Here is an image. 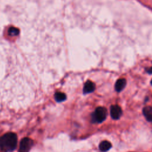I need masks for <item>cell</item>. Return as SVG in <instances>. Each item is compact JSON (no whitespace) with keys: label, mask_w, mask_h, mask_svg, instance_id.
Listing matches in <instances>:
<instances>
[{"label":"cell","mask_w":152,"mask_h":152,"mask_svg":"<svg viewBox=\"0 0 152 152\" xmlns=\"http://www.w3.org/2000/svg\"><path fill=\"white\" fill-rule=\"evenodd\" d=\"M17 144V136L14 132H8L0 137V149L4 152L14 151Z\"/></svg>","instance_id":"obj_1"},{"label":"cell","mask_w":152,"mask_h":152,"mask_svg":"<svg viewBox=\"0 0 152 152\" xmlns=\"http://www.w3.org/2000/svg\"><path fill=\"white\" fill-rule=\"evenodd\" d=\"M107 116V110L104 107H97L91 115V121L94 123H101Z\"/></svg>","instance_id":"obj_2"},{"label":"cell","mask_w":152,"mask_h":152,"mask_svg":"<svg viewBox=\"0 0 152 152\" xmlns=\"http://www.w3.org/2000/svg\"><path fill=\"white\" fill-rule=\"evenodd\" d=\"M33 145V141L32 139L25 137L23 138L20 142L18 152H29Z\"/></svg>","instance_id":"obj_3"},{"label":"cell","mask_w":152,"mask_h":152,"mask_svg":"<svg viewBox=\"0 0 152 152\" xmlns=\"http://www.w3.org/2000/svg\"><path fill=\"white\" fill-rule=\"evenodd\" d=\"M110 114L112 119H118L120 118L122 114V110L121 107L118 105H112L110 107Z\"/></svg>","instance_id":"obj_4"},{"label":"cell","mask_w":152,"mask_h":152,"mask_svg":"<svg viewBox=\"0 0 152 152\" xmlns=\"http://www.w3.org/2000/svg\"><path fill=\"white\" fill-rule=\"evenodd\" d=\"M95 90V84L93 82L90 80L87 81L83 87V93L84 94H88L92 93Z\"/></svg>","instance_id":"obj_5"},{"label":"cell","mask_w":152,"mask_h":152,"mask_svg":"<svg viewBox=\"0 0 152 152\" xmlns=\"http://www.w3.org/2000/svg\"><path fill=\"white\" fill-rule=\"evenodd\" d=\"M126 84V81L125 78H119L118 79L115 84V89L116 91H121L125 87Z\"/></svg>","instance_id":"obj_6"},{"label":"cell","mask_w":152,"mask_h":152,"mask_svg":"<svg viewBox=\"0 0 152 152\" xmlns=\"http://www.w3.org/2000/svg\"><path fill=\"white\" fill-rule=\"evenodd\" d=\"M142 113L146 119L148 121H152V107L145 106L142 109Z\"/></svg>","instance_id":"obj_7"},{"label":"cell","mask_w":152,"mask_h":152,"mask_svg":"<svg viewBox=\"0 0 152 152\" xmlns=\"http://www.w3.org/2000/svg\"><path fill=\"white\" fill-rule=\"evenodd\" d=\"M112 147L111 143L106 140L102 141L99 144V149L102 151H108Z\"/></svg>","instance_id":"obj_8"},{"label":"cell","mask_w":152,"mask_h":152,"mask_svg":"<svg viewBox=\"0 0 152 152\" xmlns=\"http://www.w3.org/2000/svg\"><path fill=\"white\" fill-rule=\"evenodd\" d=\"M55 99L57 102H62L66 99V96L62 92H56L55 94Z\"/></svg>","instance_id":"obj_9"},{"label":"cell","mask_w":152,"mask_h":152,"mask_svg":"<svg viewBox=\"0 0 152 152\" xmlns=\"http://www.w3.org/2000/svg\"><path fill=\"white\" fill-rule=\"evenodd\" d=\"M19 32H20V30L17 28H15V27H10L8 29V34L10 35L11 36H17V35L18 34Z\"/></svg>","instance_id":"obj_10"},{"label":"cell","mask_w":152,"mask_h":152,"mask_svg":"<svg viewBox=\"0 0 152 152\" xmlns=\"http://www.w3.org/2000/svg\"><path fill=\"white\" fill-rule=\"evenodd\" d=\"M147 72L149 74H152V67H150V68H148V69H146Z\"/></svg>","instance_id":"obj_11"},{"label":"cell","mask_w":152,"mask_h":152,"mask_svg":"<svg viewBox=\"0 0 152 152\" xmlns=\"http://www.w3.org/2000/svg\"><path fill=\"white\" fill-rule=\"evenodd\" d=\"M151 84L152 85V80H151Z\"/></svg>","instance_id":"obj_12"}]
</instances>
